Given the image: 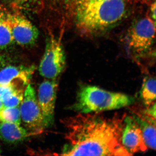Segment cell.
Returning a JSON list of instances; mask_svg holds the SVG:
<instances>
[{"label":"cell","instance_id":"ffe728a7","mask_svg":"<svg viewBox=\"0 0 156 156\" xmlns=\"http://www.w3.org/2000/svg\"><path fill=\"white\" fill-rule=\"evenodd\" d=\"M9 11L8 9L0 2V20L6 18L9 14Z\"/></svg>","mask_w":156,"mask_h":156},{"label":"cell","instance_id":"8fae6325","mask_svg":"<svg viewBox=\"0 0 156 156\" xmlns=\"http://www.w3.org/2000/svg\"><path fill=\"white\" fill-rule=\"evenodd\" d=\"M133 118L141 131L144 143L148 148L156 149V119L144 113H136Z\"/></svg>","mask_w":156,"mask_h":156},{"label":"cell","instance_id":"8992f818","mask_svg":"<svg viewBox=\"0 0 156 156\" xmlns=\"http://www.w3.org/2000/svg\"><path fill=\"white\" fill-rule=\"evenodd\" d=\"M20 107L21 121L33 134H38L45 128L41 111L35 91L30 84L24 90Z\"/></svg>","mask_w":156,"mask_h":156},{"label":"cell","instance_id":"cb8c5ba5","mask_svg":"<svg viewBox=\"0 0 156 156\" xmlns=\"http://www.w3.org/2000/svg\"><path fill=\"white\" fill-rule=\"evenodd\" d=\"M0 153H1V151H0Z\"/></svg>","mask_w":156,"mask_h":156},{"label":"cell","instance_id":"7402d4cb","mask_svg":"<svg viewBox=\"0 0 156 156\" xmlns=\"http://www.w3.org/2000/svg\"><path fill=\"white\" fill-rule=\"evenodd\" d=\"M4 63V59L2 56H0V69L3 66Z\"/></svg>","mask_w":156,"mask_h":156},{"label":"cell","instance_id":"9c48e42d","mask_svg":"<svg viewBox=\"0 0 156 156\" xmlns=\"http://www.w3.org/2000/svg\"><path fill=\"white\" fill-rule=\"evenodd\" d=\"M122 142L131 155L147 150L148 147L144 141L141 131L133 116L126 115L124 118Z\"/></svg>","mask_w":156,"mask_h":156},{"label":"cell","instance_id":"3957f363","mask_svg":"<svg viewBox=\"0 0 156 156\" xmlns=\"http://www.w3.org/2000/svg\"><path fill=\"white\" fill-rule=\"evenodd\" d=\"M134 97L122 93L109 92L96 86L80 87L75 102L71 108L79 113H90L112 110L130 106Z\"/></svg>","mask_w":156,"mask_h":156},{"label":"cell","instance_id":"7c38bea8","mask_svg":"<svg viewBox=\"0 0 156 156\" xmlns=\"http://www.w3.org/2000/svg\"><path fill=\"white\" fill-rule=\"evenodd\" d=\"M27 129L14 123H0V139L11 144L17 143L24 140L29 135Z\"/></svg>","mask_w":156,"mask_h":156},{"label":"cell","instance_id":"2e32d148","mask_svg":"<svg viewBox=\"0 0 156 156\" xmlns=\"http://www.w3.org/2000/svg\"><path fill=\"white\" fill-rule=\"evenodd\" d=\"M24 89L13 87L1 98L5 108L18 106L23 98Z\"/></svg>","mask_w":156,"mask_h":156},{"label":"cell","instance_id":"277c9868","mask_svg":"<svg viewBox=\"0 0 156 156\" xmlns=\"http://www.w3.org/2000/svg\"><path fill=\"white\" fill-rule=\"evenodd\" d=\"M66 61L61 39L50 34L46 40L44 53L39 65L40 74L47 80H56L64 70Z\"/></svg>","mask_w":156,"mask_h":156},{"label":"cell","instance_id":"5bb4252c","mask_svg":"<svg viewBox=\"0 0 156 156\" xmlns=\"http://www.w3.org/2000/svg\"><path fill=\"white\" fill-rule=\"evenodd\" d=\"M156 79L154 76H146L143 81L140 92V97L142 103L148 107L155 102Z\"/></svg>","mask_w":156,"mask_h":156},{"label":"cell","instance_id":"5b68a950","mask_svg":"<svg viewBox=\"0 0 156 156\" xmlns=\"http://www.w3.org/2000/svg\"><path fill=\"white\" fill-rule=\"evenodd\" d=\"M155 36V22L148 17L137 20L132 25L128 35V45L132 53L142 57L153 45Z\"/></svg>","mask_w":156,"mask_h":156},{"label":"cell","instance_id":"44dd1931","mask_svg":"<svg viewBox=\"0 0 156 156\" xmlns=\"http://www.w3.org/2000/svg\"><path fill=\"white\" fill-rule=\"evenodd\" d=\"M151 14L153 20L155 22L156 20V4L155 2L152 5L151 9Z\"/></svg>","mask_w":156,"mask_h":156},{"label":"cell","instance_id":"6da1fadb","mask_svg":"<svg viewBox=\"0 0 156 156\" xmlns=\"http://www.w3.org/2000/svg\"><path fill=\"white\" fill-rule=\"evenodd\" d=\"M122 117L79 113L66 121L69 143L63 156H130L122 144Z\"/></svg>","mask_w":156,"mask_h":156},{"label":"cell","instance_id":"4fadbf2b","mask_svg":"<svg viewBox=\"0 0 156 156\" xmlns=\"http://www.w3.org/2000/svg\"><path fill=\"white\" fill-rule=\"evenodd\" d=\"M6 8L12 11L40 13L44 9V0H0Z\"/></svg>","mask_w":156,"mask_h":156},{"label":"cell","instance_id":"e0dca14e","mask_svg":"<svg viewBox=\"0 0 156 156\" xmlns=\"http://www.w3.org/2000/svg\"><path fill=\"white\" fill-rule=\"evenodd\" d=\"M14 43L11 24L7 16L0 20V50L9 48Z\"/></svg>","mask_w":156,"mask_h":156},{"label":"cell","instance_id":"ac0fdd59","mask_svg":"<svg viewBox=\"0 0 156 156\" xmlns=\"http://www.w3.org/2000/svg\"><path fill=\"white\" fill-rule=\"evenodd\" d=\"M0 122L20 125L21 120L19 106L3 108L0 111Z\"/></svg>","mask_w":156,"mask_h":156},{"label":"cell","instance_id":"9a60e30c","mask_svg":"<svg viewBox=\"0 0 156 156\" xmlns=\"http://www.w3.org/2000/svg\"><path fill=\"white\" fill-rule=\"evenodd\" d=\"M45 8L52 12L58 13L65 12L69 10L70 7H75L79 4L92 0H44Z\"/></svg>","mask_w":156,"mask_h":156},{"label":"cell","instance_id":"30bf717a","mask_svg":"<svg viewBox=\"0 0 156 156\" xmlns=\"http://www.w3.org/2000/svg\"><path fill=\"white\" fill-rule=\"evenodd\" d=\"M35 69L34 66H6L0 70V85H11L24 89L28 85Z\"/></svg>","mask_w":156,"mask_h":156},{"label":"cell","instance_id":"ba28073f","mask_svg":"<svg viewBox=\"0 0 156 156\" xmlns=\"http://www.w3.org/2000/svg\"><path fill=\"white\" fill-rule=\"evenodd\" d=\"M58 87L56 79L46 80L39 86L37 100L45 128L50 127L54 122V109Z\"/></svg>","mask_w":156,"mask_h":156},{"label":"cell","instance_id":"7a4b0ae2","mask_svg":"<svg viewBox=\"0 0 156 156\" xmlns=\"http://www.w3.org/2000/svg\"><path fill=\"white\" fill-rule=\"evenodd\" d=\"M78 26L87 32H100L118 24L127 12L125 0H92L75 8Z\"/></svg>","mask_w":156,"mask_h":156},{"label":"cell","instance_id":"d6986e66","mask_svg":"<svg viewBox=\"0 0 156 156\" xmlns=\"http://www.w3.org/2000/svg\"><path fill=\"white\" fill-rule=\"evenodd\" d=\"M144 113L152 118L156 119V103L150 106L147 107V108L143 112Z\"/></svg>","mask_w":156,"mask_h":156},{"label":"cell","instance_id":"52a82bcc","mask_svg":"<svg viewBox=\"0 0 156 156\" xmlns=\"http://www.w3.org/2000/svg\"><path fill=\"white\" fill-rule=\"evenodd\" d=\"M8 18L14 43L24 48L34 44L38 38V30L21 11H10Z\"/></svg>","mask_w":156,"mask_h":156},{"label":"cell","instance_id":"603a6c76","mask_svg":"<svg viewBox=\"0 0 156 156\" xmlns=\"http://www.w3.org/2000/svg\"><path fill=\"white\" fill-rule=\"evenodd\" d=\"M3 108H4V106H3L2 101V99L0 98V111H1Z\"/></svg>","mask_w":156,"mask_h":156}]
</instances>
